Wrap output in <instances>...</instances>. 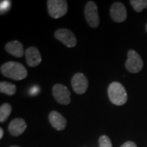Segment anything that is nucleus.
Listing matches in <instances>:
<instances>
[{
  "label": "nucleus",
  "instance_id": "20",
  "mask_svg": "<svg viewBox=\"0 0 147 147\" xmlns=\"http://www.w3.org/2000/svg\"><path fill=\"white\" fill-rule=\"evenodd\" d=\"M3 136V130L1 127H0V139H1Z\"/></svg>",
  "mask_w": 147,
  "mask_h": 147
},
{
  "label": "nucleus",
  "instance_id": "19",
  "mask_svg": "<svg viewBox=\"0 0 147 147\" xmlns=\"http://www.w3.org/2000/svg\"><path fill=\"white\" fill-rule=\"evenodd\" d=\"M121 147H137L136 143L131 141H127V142H125L122 145Z\"/></svg>",
  "mask_w": 147,
  "mask_h": 147
},
{
  "label": "nucleus",
  "instance_id": "10",
  "mask_svg": "<svg viewBox=\"0 0 147 147\" xmlns=\"http://www.w3.org/2000/svg\"><path fill=\"white\" fill-rule=\"evenodd\" d=\"M25 57L28 65L30 67H36L42 61V57L39 50L35 47H30L25 51Z\"/></svg>",
  "mask_w": 147,
  "mask_h": 147
},
{
  "label": "nucleus",
  "instance_id": "5",
  "mask_svg": "<svg viewBox=\"0 0 147 147\" xmlns=\"http://www.w3.org/2000/svg\"><path fill=\"white\" fill-rule=\"evenodd\" d=\"M84 16L90 27L96 28L100 23V16L98 14L97 6L94 1H89L84 8Z\"/></svg>",
  "mask_w": 147,
  "mask_h": 147
},
{
  "label": "nucleus",
  "instance_id": "1",
  "mask_svg": "<svg viewBox=\"0 0 147 147\" xmlns=\"http://www.w3.org/2000/svg\"><path fill=\"white\" fill-rule=\"evenodd\" d=\"M1 72L3 76L14 80H21L27 76V70L21 63L8 61L1 66Z\"/></svg>",
  "mask_w": 147,
  "mask_h": 147
},
{
  "label": "nucleus",
  "instance_id": "21",
  "mask_svg": "<svg viewBox=\"0 0 147 147\" xmlns=\"http://www.w3.org/2000/svg\"><path fill=\"white\" fill-rule=\"evenodd\" d=\"M10 147H20V146H10Z\"/></svg>",
  "mask_w": 147,
  "mask_h": 147
},
{
  "label": "nucleus",
  "instance_id": "11",
  "mask_svg": "<svg viewBox=\"0 0 147 147\" xmlns=\"http://www.w3.org/2000/svg\"><path fill=\"white\" fill-rule=\"evenodd\" d=\"M27 128L25 121L21 118H16L10 123L8 125V131L13 136L21 135Z\"/></svg>",
  "mask_w": 147,
  "mask_h": 147
},
{
  "label": "nucleus",
  "instance_id": "15",
  "mask_svg": "<svg viewBox=\"0 0 147 147\" xmlns=\"http://www.w3.org/2000/svg\"><path fill=\"white\" fill-rule=\"evenodd\" d=\"M12 106L9 103H4L0 107V122L4 123L8 120L12 113Z\"/></svg>",
  "mask_w": 147,
  "mask_h": 147
},
{
  "label": "nucleus",
  "instance_id": "4",
  "mask_svg": "<svg viewBox=\"0 0 147 147\" xmlns=\"http://www.w3.org/2000/svg\"><path fill=\"white\" fill-rule=\"evenodd\" d=\"M143 60L136 51L129 50L127 52V59L125 62L127 70L132 74L138 73L143 68Z\"/></svg>",
  "mask_w": 147,
  "mask_h": 147
},
{
  "label": "nucleus",
  "instance_id": "13",
  "mask_svg": "<svg viewBox=\"0 0 147 147\" xmlns=\"http://www.w3.org/2000/svg\"><path fill=\"white\" fill-rule=\"evenodd\" d=\"M5 50L8 53L18 58L22 57L24 54L23 44L17 40L8 42L5 45Z\"/></svg>",
  "mask_w": 147,
  "mask_h": 147
},
{
  "label": "nucleus",
  "instance_id": "8",
  "mask_svg": "<svg viewBox=\"0 0 147 147\" xmlns=\"http://www.w3.org/2000/svg\"><path fill=\"white\" fill-rule=\"evenodd\" d=\"M71 87L75 93L81 95L87 91L89 87V81L84 74L78 72L75 74L71 81Z\"/></svg>",
  "mask_w": 147,
  "mask_h": 147
},
{
  "label": "nucleus",
  "instance_id": "6",
  "mask_svg": "<svg viewBox=\"0 0 147 147\" xmlns=\"http://www.w3.org/2000/svg\"><path fill=\"white\" fill-rule=\"evenodd\" d=\"M53 95L59 104L62 105H68L70 104L71 92L63 84H55L53 87Z\"/></svg>",
  "mask_w": 147,
  "mask_h": 147
},
{
  "label": "nucleus",
  "instance_id": "18",
  "mask_svg": "<svg viewBox=\"0 0 147 147\" xmlns=\"http://www.w3.org/2000/svg\"><path fill=\"white\" fill-rule=\"evenodd\" d=\"M10 2V1H1V14L9 10Z\"/></svg>",
  "mask_w": 147,
  "mask_h": 147
},
{
  "label": "nucleus",
  "instance_id": "12",
  "mask_svg": "<svg viewBox=\"0 0 147 147\" xmlns=\"http://www.w3.org/2000/svg\"><path fill=\"white\" fill-rule=\"evenodd\" d=\"M49 119L53 127L59 131L63 130L67 125V121L65 117L57 111L51 112L49 115Z\"/></svg>",
  "mask_w": 147,
  "mask_h": 147
},
{
  "label": "nucleus",
  "instance_id": "16",
  "mask_svg": "<svg viewBox=\"0 0 147 147\" xmlns=\"http://www.w3.org/2000/svg\"><path fill=\"white\" fill-rule=\"evenodd\" d=\"M129 2L137 12H141L144 9L147 8V0H130Z\"/></svg>",
  "mask_w": 147,
  "mask_h": 147
},
{
  "label": "nucleus",
  "instance_id": "7",
  "mask_svg": "<svg viewBox=\"0 0 147 147\" xmlns=\"http://www.w3.org/2000/svg\"><path fill=\"white\" fill-rule=\"evenodd\" d=\"M55 37L68 48L74 47L77 44L75 35L67 29H59L55 32Z\"/></svg>",
  "mask_w": 147,
  "mask_h": 147
},
{
  "label": "nucleus",
  "instance_id": "3",
  "mask_svg": "<svg viewBox=\"0 0 147 147\" xmlns=\"http://www.w3.org/2000/svg\"><path fill=\"white\" fill-rule=\"evenodd\" d=\"M47 6L49 15L55 19L65 16L68 10L65 0H48Z\"/></svg>",
  "mask_w": 147,
  "mask_h": 147
},
{
  "label": "nucleus",
  "instance_id": "2",
  "mask_svg": "<svg viewBox=\"0 0 147 147\" xmlns=\"http://www.w3.org/2000/svg\"><path fill=\"white\" fill-rule=\"evenodd\" d=\"M108 95L110 102L116 106H123L128 99L125 88L119 82L110 84L108 87Z\"/></svg>",
  "mask_w": 147,
  "mask_h": 147
},
{
  "label": "nucleus",
  "instance_id": "17",
  "mask_svg": "<svg viewBox=\"0 0 147 147\" xmlns=\"http://www.w3.org/2000/svg\"><path fill=\"white\" fill-rule=\"evenodd\" d=\"M100 147H113L112 142L109 137L106 135H102L99 139Z\"/></svg>",
  "mask_w": 147,
  "mask_h": 147
},
{
  "label": "nucleus",
  "instance_id": "14",
  "mask_svg": "<svg viewBox=\"0 0 147 147\" xmlns=\"http://www.w3.org/2000/svg\"><path fill=\"white\" fill-rule=\"evenodd\" d=\"M0 92L8 95H14L16 92V87L15 84L10 82L2 81L0 82Z\"/></svg>",
  "mask_w": 147,
  "mask_h": 147
},
{
  "label": "nucleus",
  "instance_id": "22",
  "mask_svg": "<svg viewBox=\"0 0 147 147\" xmlns=\"http://www.w3.org/2000/svg\"><path fill=\"white\" fill-rule=\"evenodd\" d=\"M146 31H147V25H146Z\"/></svg>",
  "mask_w": 147,
  "mask_h": 147
},
{
  "label": "nucleus",
  "instance_id": "9",
  "mask_svg": "<svg viewBox=\"0 0 147 147\" xmlns=\"http://www.w3.org/2000/svg\"><path fill=\"white\" fill-rule=\"evenodd\" d=\"M110 14L112 19L117 23H122L127 19V12L124 4L121 2H115L111 5Z\"/></svg>",
  "mask_w": 147,
  "mask_h": 147
}]
</instances>
